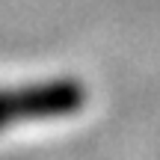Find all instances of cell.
<instances>
[{
  "label": "cell",
  "mask_w": 160,
  "mask_h": 160,
  "mask_svg": "<svg viewBox=\"0 0 160 160\" xmlns=\"http://www.w3.org/2000/svg\"><path fill=\"white\" fill-rule=\"evenodd\" d=\"M83 104H86V86L74 77L9 86V89H0V131L18 125V122L74 116L77 110H83Z\"/></svg>",
  "instance_id": "1"
}]
</instances>
